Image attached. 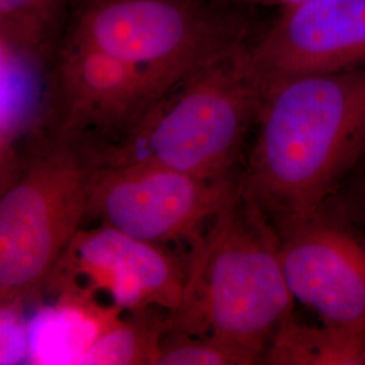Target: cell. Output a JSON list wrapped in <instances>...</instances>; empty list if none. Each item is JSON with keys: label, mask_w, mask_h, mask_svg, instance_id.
<instances>
[{"label": "cell", "mask_w": 365, "mask_h": 365, "mask_svg": "<svg viewBox=\"0 0 365 365\" xmlns=\"http://www.w3.org/2000/svg\"><path fill=\"white\" fill-rule=\"evenodd\" d=\"M242 190L280 227L321 209L365 149V68L267 86Z\"/></svg>", "instance_id": "1"}, {"label": "cell", "mask_w": 365, "mask_h": 365, "mask_svg": "<svg viewBox=\"0 0 365 365\" xmlns=\"http://www.w3.org/2000/svg\"><path fill=\"white\" fill-rule=\"evenodd\" d=\"M255 38L182 78L115 137L76 146L80 155L91 168L148 163L205 179L241 175L267 91L252 56Z\"/></svg>", "instance_id": "2"}, {"label": "cell", "mask_w": 365, "mask_h": 365, "mask_svg": "<svg viewBox=\"0 0 365 365\" xmlns=\"http://www.w3.org/2000/svg\"><path fill=\"white\" fill-rule=\"evenodd\" d=\"M294 304L277 230L241 185L191 249L182 299L164 330L218 339L264 364Z\"/></svg>", "instance_id": "3"}, {"label": "cell", "mask_w": 365, "mask_h": 365, "mask_svg": "<svg viewBox=\"0 0 365 365\" xmlns=\"http://www.w3.org/2000/svg\"><path fill=\"white\" fill-rule=\"evenodd\" d=\"M242 9L215 0H75L63 37L172 86L260 33Z\"/></svg>", "instance_id": "4"}, {"label": "cell", "mask_w": 365, "mask_h": 365, "mask_svg": "<svg viewBox=\"0 0 365 365\" xmlns=\"http://www.w3.org/2000/svg\"><path fill=\"white\" fill-rule=\"evenodd\" d=\"M91 167L66 141L37 150L1 188L0 303L39 292L87 218Z\"/></svg>", "instance_id": "5"}, {"label": "cell", "mask_w": 365, "mask_h": 365, "mask_svg": "<svg viewBox=\"0 0 365 365\" xmlns=\"http://www.w3.org/2000/svg\"><path fill=\"white\" fill-rule=\"evenodd\" d=\"M187 272L163 247L99 223L80 229L42 289L92 315L179 307Z\"/></svg>", "instance_id": "6"}, {"label": "cell", "mask_w": 365, "mask_h": 365, "mask_svg": "<svg viewBox=\"0 0 365 365\" xmlns=\"http://www.w3.org/2000/svg\"><path fill=\"white\" fill-rule=\"evenodd\" d=\"M241 185L242 173L218 180L148 163L91 168L87 218L149 244L192 249Z\"/></svg>", "instance_id": "7"}, {"label": "cell", "mask_w": 365, "mask_h": 365, "mask_svg": "<svg viewBox=\"0 0 365 365\" xmlns=\"http://www.w3.org/2000/svg\"><path fill=\"white\" fill-rule=\"evenodd\" d=\"M295 302L327 327L365 334V230L330 202L276 229Z\"/></svg>", "instance_id": "8"}, {"label": "cell", "mask_w": 365, "mask_h": 365, "mask_svg": "<svg viewBox=\"0 0 365 365\" xmlns=\"http://www.w3.org/2000/svg\"><path fill=\"white\" fill-rule=\"evenodd\" d=\"M164 90L143 71L63 37L53 72V138L76 146L115 137Z\"/></svg>", "instance_id": "9"}, {"label": "cell", "mask_w": 365, "mask_h": 365, "mask_svg": "<svg viewBox=\"0 0 365 365\" xmlns=\"http://www.w3.org/2000/svg\"><path fill=\"white\" fill-rule=\"evenodd\" d=\"M267 86L280 78L365 68V0H310L282 10L253 39Z\"/></svg>", "instance_id": "10"}, {"label": "cell", "mask_w": 365, "mask_h": 365, "mask_svg": "<svg viewBox=\"0 0 365 365\" xmlns=\"http://www.w3.org/2000/svg\"><path fill=\"white\" fill-rule=\"evenodd\" d=\"M57 51L0 37L1 188L53 138V72Z\"/></svg>", "instance_id": "11"}, {"label": "cell", "mask_w": 365, "mask_h": 365, "mask_svg": "<svg viewBox=\"0 0 365 365\" xmlns=\"http://www.w3.org/2000/svg\"><path fill=\"white\" fill-rule=\"evenodd\" d=\"M365 334L309 327L289 317L271 341L264 364L364 365Z\"/></svg>", "instance_id": "12"}, {"label": "cell", "mask_w": 365, "mask_h": 365, "mask_svg": "<svg viewBox=\"0 0 365 365\" xmlns=\"http://www.w3.org/2000/svg\"><path fill=\"white\" fill-rule=\"evenodd\" d=\"M168 312L143 309L101 330L75 357V364H155Z\"/></svg>", "instance_id": "13"}, {"label": "cell", "mask_w": 365, "mask_h": 365, "mask_svg": "<svg viewBox=\"0 0 365 365\" xmlns=\"http://www.w3.org/2000/svg\"><path fill=\"white\" fill-rule=\"evenodd\" d=\"M73 0H0V37L57 51Z\"/></svg>", "instance_id": "14"}, {"label": "cell", "mask_w": 365, "mask_h": 365, "mask_svg": "<svg viewBox=\"0 0 365 365\" xmlns=\"http://www.w3.org/2000/svg\"><path fill=\"white\" fill-rule=\"evenodd\" d=\"M155 364L252 365L257 363L247 353L218 339L164 330Z\"/></svg>", "instance_id": "15"}, {"label": "cell", "mask_w": 365, "mask_h": 365, "mask_svg": "<svg viewBox=\"0 0 365 365\" xmlns=\"http://www.w3.org/2000/svg\"><path fill=\"white\" fill-rule=\"evenodd\" d=\"M329 202L345 218L365 230V149Z\"/></svg>", "instance_id": "16"}, {"label": "cell", "mask_w": 365, "mask_h": 365, "mask_svg": "<svg viewBox=\"0 0 365 365\" xmlns=\"http://www.w3.org/2000/svg\"><path fill=\"white\" fill-rule=\"evenodd\" d=\"M222 4L235 6L242 9H255V7H279L280 10L298 6L310 0H215Z\"/></svg>", "instance_id": "17"}, {"label": "cell", "mask_w": 365, "mask_h": 365, "mask_svg": "<svg viewBox=\"0 0 365 365\" xmlns=\"http://www.w3.org/2000/svg\"><path fill=\"white\" fill-rule=\"evenodd\" d=\"M364 365H365V356H364Z\"/></svg>", "instance_id": "18"}]
</instances>
